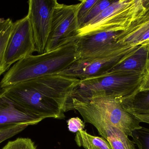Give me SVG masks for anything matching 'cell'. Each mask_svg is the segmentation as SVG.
I'll use <instances>...</instances> for the list:
<instances>
[{
  "instance_id": "6da1fadb",
  "label": "cell",
  "mask_w": 149,
  "mask_h": 149,
  "mask_svg": "<svg viewBox=\"0 0 149 149\" xmlns=\"http://www.w3.org/2000/svg\"><path fill=\"white\" fill-rule=\"evenodd\" d=\"M79 80L59 74L47 75L0 88V94L43 119H63L67 102Z\"/></svg>"
},
{
  "instance_id": "7a4b0ae2",
  "label": "cell",
  "mask_w": 149,
  "mask_h": 149,
  "mask_svg": "<svg viewBox=\"0 0 149 149\" xmlns=\"http://www.w3.org/2000/svg\"><path fill=\"white\" fill-rule=\"evenodd\" d=\"M78 38L53 50L20 59L4 74L0 82V87L58 74L66 70L80 58L76 45Z\"/></svg>"
},
{
  "instance_id": "3957f363",
  "label": "cell",
  "mask_w": 149,
  "mask_h": 149,
  "mask_svg": "<svg viewBox=\"0 0 149 149\" xmlns=\"http://www.w3.org/2000/svg\"><path fill=\"white\" fill-rule=\"evenodd\" d=\"M73 110H77L81 117L92 116L103 121L128 136L142 127L136 116L123 108L120 98L100 97L87 101L71 98L67 102L66 111Z\"/></svg>"
},
{
  "instance_id": "277c9868",
  "label": "cell",
  "mask_w": 149,
  "mask_h": 149,
  "mask_svg": "<svg viewBox=\"0 0 149 149\" xmlns=\"http://www.w3.org/2000/svg\"><path fill=\"white\" fill-rule=\"evenodd\" d=\"M143 73H115L80 80L69 99L89 100L100 97L124 98L138 91Z\"/></svg>"
},
{
  "instance_id": "5b68a950",
  "label": "cell",
  "mask_w": 149,
  "mask_h": 149,
  "mask_svg": "<svg viewBox=\"0 0 149 149\" xmlns=\"http://www.w3.org/2000/svg\"><path fill=\"white\" fill-rule=\"evenodd\" d=\"M145 9L144 0L114 1L98 15L81 27L78 36L103 31L125 30Z\"/></svg>"
},
{
  "instance_id": "8992f818",
  "label": "cell",
  "mask_w": 149,
  "mask_h": 149,
  "mask_svg": "<svg viewBox=\"0 0 149 149\" xmlns=\"http://www.w3.org/2000/svg\"><path fill=\"white\" fill-rule=\"evenodd\" d=\"M80 1L71 5L57 3L45 52L53 50L79 37L77 16L81 5Z\"/></svg>"
},
{
  "instance_id": "52a82bcc",
  "label": "cell",
  "mask_w": 149,
  "mask_h": 149,
  "mask_svg": "<svg viewBox=\"0 0 149 149\" xmlns=\"http://www.w3.org/2000/svg\"><path fill=\"white\" fill-rule=\"evenodd\" d=\"M56 0H29L27 15L32 27L36 44V52L38 54L45 51L46 44L50 33L52 17Z\"/></svg>"
},
{
  "instance_id": "ba28073f",
  "label": "cell",
  "mask_w": 149,
  "mask_h": 149,
  "mask_svg": "<svg viewBox=\"0 0 149 149\" xmlns=\"http://www.w3.org/2000/svg\"><path fill=\"white\" fill-rule=\"evenodd\" d=\"M36 51L32 27L28 16L13 22L4 55L6 65H11Z\"/></svg>"
},
{
  "instance_id": "9c48e42d",
  "label": "cell",
  "mask_w": 149,
  "mask_h": 149,
  "mask_svg": "<svg viewBox=\"0 0 149 149\" xmlns=\"http://www.w3.org/2000/svg\"><path fill=\"white\" fill-rule=\"evenodd\" d=\"M131 52L102 57L80 58L69 68L58 74L80 80L102 76L107 74L111 68Z\"/></svg>"
},
{
  "instance_id": "30bf717a",
  "label": "cell",
  "mask_w": 149,
  "mask_h": 149,
  "mask_svg": "<svg viewBox=\"0 0 149 149\" xmlns=\"http://www.w3.org/2000/svg\"><path fill=\"white\" fill-rule=\"evenodd\" d=\"M145 11L117 36L116 44L121 51L133 50L149 41V0H144Z\"/></svg>"
},
{
  "instance_id": "8fae6325",
  "label": "cell",
  "mask_w": 149,
  "mask_h": 149,
  "mask_svg": "<svg viewBox=\"0 0 149 149\" xmlns=\"http://www.w3.org/2000/svg\"><path fill=\"white\" fill-rule=\"evenodd\" d=\"M44 119L27 111L0 94V131L20 125H36Z\"/></svg>"
},
{
  "instance_id": "7c38bea8",
  "label": "cell",
  "mask_w": 149,
  "mask_h": 149,
  "mask_svg": "<svg viewBox=\"0 0 149 149\" xmlns=\"http://www.w3.org/2000/svg\"><path fill=\"white\" fill-rule=\"evenodd\" d=\"M82 117L85 122L92 124L97 129L102 137L109 143L112 149H136L134 141L117 128L92 116Z\"/></svg>"
},
{
  "instance_id": "4fadbf2b",
  "label": "cell",
  "mask_w": 149,
  "mask_h": 149,
  "mask_svg": "<svg viewBox=\"0 0 149 149\" xmlns=\"http://www.w3.org/2000/svg\"><path fill=\"white\" fill-rule=\"evenodd\" d=\"M149 63V41L137 49L111 68L107 73H143Z\"/></svg>"
},
{
  "instance_id": "5bb4252c",
  "label": "cell",
  "mask_w": 149,
  "mask_h": 149,
  "mask_svg": "<svg viewBox=\"0 0 149 149\" xmlns=\"http://www.w3.org/2000/svg\"><path fill=\"white\" fill-rule=\"evenodd\" d=\"M121 102L126 110L135 116H149V90L138 91L121 98Z\"/></svg>"
},
{
  "instance_id": "9a60e30c",
  "label": "cell",
  "mask_w": 149,
  "mask_h": 149,
  "mask_svg": "<svg viewBox=\"0 0 149 149\" xmlns=\"http://www.w3.org/2000/svg\"><path fill=\"white\" fill-rule=\"evenodd\" d=\"M13 24L10 18L0 17V77L10 69L5 64L4 55Z\"/></svg>"
},
{
  "instance_id": "2e32d148",
  "label": "cell",
  "mask_w": 149,
  "mask_h": 149,
  "mask_svg": "<svg viewBox=\"0 0 149 149\" xmlns=\"http://www.w3.org/2000/svg\"><path fill=\"white\" fill-rule=\"evenodd\" d=\"M74 141L79 147L85 149H112L109 143L103 137L92 135L84 130L76 133Z\"/></svg>"
},
{
  "instance_id": "e0dca14e",
  "label": "cell",
  "mask_w": 149,
  "mask_h": 149,
  "mask_svg": "<svg viewBox=\"0 0 149 149\" xmlns=\"http://www.w3.org/2000/svg\"><path fill=\"white\" fill-rule=\"evenodd\" d=\"M131 137L139 149H149V129L141 127L136 129Z\"/></svg>"
},
{
  "instance_id": "ac0fdd59",
  "label": "cell",
  "mask_w": 149,
  "mask_h": 149,
  "mask_svg": "<svg viewBox=\"0 0 149 149\" xmlns=\"http://www.w3.org/2000/svg\"><path fill=\"white\" fill-rule=\"evenodd\" d=\"M2 149H37L34 142L28 138H18L9 141Z\"/></svg>"
},
{
  "instance_id": "d6986e66",
  "label": "cell",
  "mask_w": 149,
  "mask_h": 149,
  "mask_svg": "<svg viewBox=\"0 0 149 149\" xmlns=\"http://www.w3.org/2000/svg\"><path fill=\"white\" fill-rule=\"evenodd\" d=\"M114 1V0H98L89 11L82 26L89 22L92 19L98 15L104 10L111 5Z\"/></svg>"
},
{
  "instance_id": "ffe728a7",
  "label": "cell",
  "mask_w": 149,
  "mask_h": 149,
  "mask_svg": "<svg viewBox=\"0 0 149 149\" xmlns=\"http://www.w3.org/2000/svg\"><path fill=\"white\" fill-rule=\"evenodd\" d=\"M98 0H81V5L78 11V24L79 29L83 25L84 21L93 6L98 1Z\"/></svg>"
},
{
  "instance_id": "44dd1931",
  "label": "cell",
  "mask_w": 149,
  "mask_h": 149,
  "mask_svg": "<svg viewBox=\"0 0 149 149\" xmlns=\"http://www.w3.org/2000/svg\"><path fill=\"white\" fill-rule=\"evenodd\" d=\"M28 126L29 125L26 124L18 125L11 128L0 131V143L19 134Z\"/></svg>"
},
{
  "instance_id": "7402d4cb",
  "label": "cell",
  "mask_w": 149,
  "mask_h": 149,
  "mask_svg": "<svg viewBox=\"0 0 149 149\" xmlns=\"http://www.w3.org/2000/svg\"><path fill=\"white\" fill-rule=\"evenodd\" d=\"M69 130L72 133H77L82 131L85 127V124L78 117L72 118L67 121Z\"/></svg>"
},
{
  "instance_id": "603a6c76",
  "label": "cell",
  "mask_w": 149,
  "mask_h": 149,
  "mask_svg": "<svg viewBox=\"0 0 149 149\" xmlns=\"http://www.w3.org/2000/svg\"><path fill=\"white\" fill-rule=\"evenodd\" d=\"M147 90H149V63L143 73L141 83L137 92Z\"/></svg>"
},
{
  "instance_id": "cb8c5ba5",
  "label": "cell",
  "mask_w": 149,
  "mask_h": 149,
  "mask_svg": "<svg viewBox=\"0 0 149 149\" xmlns=\"http://www.w3.org/2000/svg\"><path fill=\"white\" fill-rule=\"evenodd\" d=\"M136 118L139 120L140 122H146L149 124V116H143V115H137Z\"/></svg>"
}]
</instances>
